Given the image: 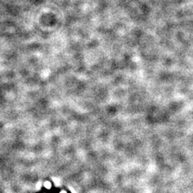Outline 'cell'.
<instances>
[{
  "label": "cell",
  "mask_w": 193,
  "mask_h": 193,
  "mask_svg": "<svg viewBox=\"0 0 193 193\" xmlns=\"http://www.w3.org/2000/svg\"><path fill=\"white\" fill-rule=\"evenodd\" d=\"M61 193H65V192H61Z\"/></svg>",
  "instance_id": "obj_2"
},
{
  "label": "cell",
  "mask_w": 193,
  "mask_h": 193,
  "mask_svg": "<svg viewBox=\"0 0 193 193\" xmlns=\"http://www.w3.org/2000/svg\"><path fill=\"white\" fill-rule=\"evenodd\" d=\"M45 186H46L47 188H49V187H50V184H49V182H47V183H45Z\"/></svg>",
  "instance_id": "obj_1"
}]
</instances>
